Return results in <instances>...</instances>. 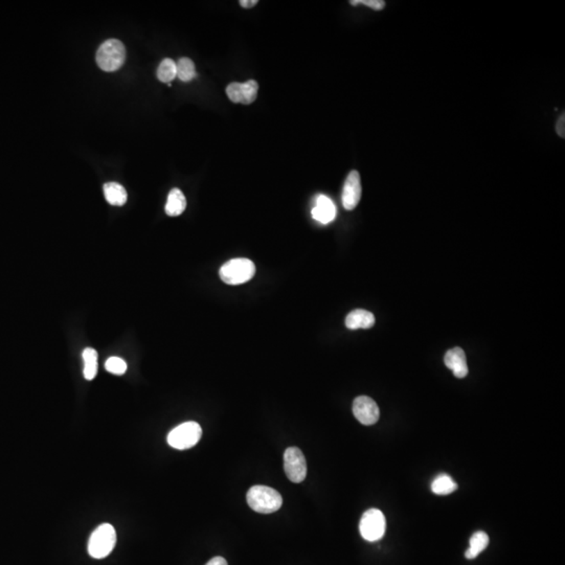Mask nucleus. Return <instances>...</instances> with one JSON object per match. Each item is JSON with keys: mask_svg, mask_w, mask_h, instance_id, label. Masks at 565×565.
Instances as JSON below:
<instances>
[{"mask_svg": "<svg viewBox=\"0 0 565 565\" xmlns=\"http://www.w3.org/2000/svg\"><path fill=\"white\" fill-rule=\"evenodd\" d=\"M247 504L252 510L262 514L277 512L281 505L283 498L277 490L267 486H254L247 492Z\"/></svg>", "mask_w": 565, "mask_h": 565, "instance_id": "obj_1", "label": "nucleus"}, {"mask_svg": "<svg viewBox=\"0 0 565 565\" xmlns=\"http://www.w3.org/2000/svg\"><path fill=\"white\" fill-rule=\"evenodd\" d=\"M117 543V532L109 523L99 525L91 534L88 552L92 558L103 559L108 556Z\"/></svg>", "mask_w": 565, "mask_h": 565, "instance_id": "obj_2", "label": "nucleus"}, {"mask_svg": "<svg viewBox=\"0 0 565 565\" xmlns=\"http://www.w3.org/2000/svg\"><path fill=\"white\" fill-rule=\"evenodd\" d=\"M256 275V266L249 259H233L223 264L219 275L225 284L241 285L250 281Z\"/></svg>", "mask_w": 565, "mask_h": 565, "instance_id": "obj_3", "label": "nucleus"}, {"mask_svg": "<svg viewBox=\"0 0 565 565\" xmlns=\"http://www.w3.org/2000/svg\"><path fill=\"white\" fill-rule=\"evenodd\" d=\"M126 49L123 43L117 39L105 41L97 51V63L104 72H115L125 62Z\"/></svg>", "mask_w": 565, "mask_h": 565, "instance_id": "obj_4", "label": "nucleus"}, {"mask_svg": "<svg viewBox=\"0 0 565 565\" xmlns=\"http://www.w3.org/2000/svg\"><path fill=\"white\" fill-rule=\"evenodd\" d=\"M202 436V429L196 422H186L174 428L167 434L170 446L178 450H186L195 446Z\"/></svg>", "mask_w": 565, "mask_h": 565, "instance_id": "obj_5", "label": "nucleus"}, {"mask_svg": "<svg viewBox=\"0 0 565 565\" xmlns=\"http://www.w3.org/2000/svg\"><path fill=\"white\" fill-rule=\"evenodd\" d=\"M386 521L384 513L378 509L366 511L360 519L359 531L366 541L375 542L382 539L386 534Z\"/></svg>", "mask_w": 565, "mask_h": 565, "instance_id": "obj_6", "label": "nucleus"}, {"mask_svg": "<svg viewBox=\"0 0 565 565\" xmlns=\"http://www.w3.org/2000/svg\"><path fill=\"white\" fill-rule=\"evenodd\" d=\"M284 470L293 483L300 484L307 475L305 455L297 447H289L284 453Z\"/></svg>", "mask_w": 565, "mask_h": 565, "instance_id": "obj_7", "label": "nucleus"}, {"mask_svg": "<svg viewBox=\"0 0 565 565\" xmlns=\"http://www.w3.org/2000/svg\"><path fill=\"white\" fill-rule=\"evenodd\" d=\"M259 84L254 80L245 83L234 82L227 86V95L236 104L249 105L258 97Z\"/></svg>", "mask_w": 565, "mask_h": 565, "instance_id": "obj_8", "label": "nucleus"}, {"mask_svg": "<svg viewBox=\"0 0 565 565\" xmlns=\"http://www.w3.org/2000/svg\"><path fill=\"white\" fill-rule=\"evenodd\" d=\"M353 413L363 425H374L380 417L379 407L370 397L360 396L354 400Z\"/></svg>", "mask_w": 565, "mask_h": 565, "instance_id": "obj_9", "label": "nucleus"}, {"mask_svg": "<svg viewBox=\"0 0 565 565\" xmlns=\"http://www.w3.org/2000/svg\"><path fill=\"white\" fill-rule=\"evenodd\" d=\"M361 181L357 171H351L345 179L343 190V206L345 210L352 211L358 206L361 199Z\"/></svg>", "mask_w": 565, "mask_h": 565, "instance_id": "obj_10", "label": "nucleus"}, {"mask_svg": "<svg viewBox=\"0 0 565 565\" xmlns=\"http://www.w3.org/2000/svg\"><path fill=\"white\" fill-rule=\"evenodd\" d=\"M447 368L452 370L457 378H465L468 374L466 354L461 347H453L447 352L444 357Z\"/></svg>", "mask_w": 565, "mask_h": 565, "instance_id": "obj_11", "label": "nucleus"}, {"mask_svg": "<svg viewBox=\"0 0 565 565\" xmlns=\"http://www.w3.org/2000/svg\"><path fill=\"white\" fill-rule=\"evenodd\" d=\"M312 217L322 224L332 222L336 217V208L330 198L320 195L316 198V206L312 210Z\"/></svg>", "mask_w": 565, "mask_h": 565, "instance_id": "obj_12", "label": "nucleus"}, {"mask_svg": "<svg viewBox=\"0 0 565 565\" xmlns=\"http://www.w3.org/2000/svg\"><path fill=\"white\" fill-rule=\"evenodd\" d=\"M375 325V316L372 312L363 309H356L350 312L345 318V326L350 330L370 329Z\"/></svg>", "mask_w": 565, "mask_h": 565, "instance_id": "obj_13", "label": "nucleus"}, {"mask_svg": "<svg viewBox=\"0 0 565 565\" xmlns=\"http://www.w3.org/2000/svg\"><path fill=\"white\" fill-rule=\"evenodd\" d=\"M186 208V196L180 191L179 188H172L169 195H167V204H165V208L167 216H179L184 212Z\"/></svg>", "mask_w": 565, "mask_h": 565, "instance_id": "obj_14", "label": "nucleus"}, {"mask_svg": "<svg viewBox=\"0 0 565 565\" xmlns=\"http://www.w3.org/2000/svg\"><path fill=\"white\" fill-rule=\"evenodd\" d=\"M104 195L107 202L111 206H122L127 202L128 195L125 188L117 182L105 184Z\"/></svg>", "mask_w": 565, "mask_h": 565, "instance_id": "obj_15", "label": "nucleus"}, {"mask_svg": "<svg viewBox=\"0 0 565 565\" xmlns=\"http://www.w3.org/2000/svg\"><path fill=\"white\" fill-rule=\"evenodd\" d=\"M470 546L465 552V557L469 560L477 558L489 544V536L483 531L475 532L470 538Z\"/></svg>", "mask_w": 565, "mask_h": 565, "instance_id": "obj_16", "label": "nucleus"}, {"mask_svg": "<svg viewBox=\"0 0 565 565\" xmlns=\"http://www.w3.org/2000/svg\"><path fill=\"white\" fill-rule=\"evenodd\" d=\"M84 361V377L86 380H93L98 372V352L92 347H86L83 351Z\"/></svg>", "mask_w": 565, "mask_h": 565, "instance_id": "obj_17", "label": "nucleus"}, {"mask_svg": "<svg viewBox=\"0 0 565 565\" xmlns=\"http://www.w3.org/2000/svg\"><path fill=\"white\" fill-rule=\"evenodd\" d=\"M457 489V484L448 475H440L434 480L432 490L436 496H448Z\"/></svg>", "mask_w": 565, "mask_h": 565, "instance_id": "obj_18", "label": "nucleus"}, {"mask_svg": "<svg viewBox=\"0 0 565 565\" xmlns=\"http://www.w3.org/2000/svg\"><path fill=\"white\" fill-rule=\"evenodd\" d=\"M177 76L182 82H190L196 76V67L194 62L190 58H181L176 63Z\"/></svg>", "mask_w": 565, "mask_h": 565, "instance_id": "obj_19", "label": "nucleus"}, {"mask_svg": "<svg viewBox=\"0 0 565 565\" xmlns=\"http://www.w3.org/2000/svg\"><path fill=\"white\" fill-rule=\"evenodd\" d=\"M177 76L176 63L172 59H165L157 68V78L161 82L171 84L172 81Z\"/></svg>", "mask_w": 565, "mask_h": 565, "instance_id": "obj_20", "label": "nucleus"}, {"mask_svg": "<svg viewBox=\"0 0 565 565\" xmlns=\"http://www.w3.org/2000/svg\"><path fill=\"white\" fill-rule=\"evenodd\" d=\"M105 368L111 374L124 375L127 370V363L120 357H110L105 363Z\"/></svg>", "mask_w": 565, "mask_h": 565, "instance_id": "obj_21", "label": "nucleus"}, {"mask_svg": "<svg viewBox=\"0 0 565 565\" xmlns=\"http://www.w3.org/2000/svg\"><path fill=\"white\" fill-rule=\"evenodd\" d=\"M350 3L352 6L364 5L376 11H380L386 7V3L382 0H352Z\"/></svg>", "mask_w": 565, "mask_h": 565, "instance_id": "obj_22", "label": "nucleus"}, {"mask_svg": "<svg viewBox=\"0 0 565 565\" xmlns=\"http://www.w3.org/2000/svg\"><path fill=\"white\" fill-rule=\"evenodd\" d=\"M557 133L560 138H565V115L562 113L561 117H559L558 122L556 125Z\"/></svg>", "mask_w": 565, "mask_h": 565, "instance_id": "obj_23", "label": "nucleus"}, {"mask_svg": "<svg viewBox=\"0 0 565 565\" xmlns=\"http://www.w3.org/2000/svg\"><path fill=\"white\" fill-rule=\"evenodd\" d=\"M206 565H229L227 564V560L222 557H215V558L211 559Z\"/></svg>", "mask_w": 565, "mask_h": 565, "instance_id": "obj_24", "label": "nucleus"}, {"mask_svg": "<svg viewBox=\"0 0 565 565\" xmlns=\"http://www.w3.org/2000/svg\"><path fill=\"white\" fill-rule=\"evenodd\" d=\"M256 3H258L256 0H241L240 1V6L242 8H245V9H250V8L254 7Z\"/></svg>", "mask_w": 565, "mask_h": 565, "instance_id": "obj_25", "label": "nucleus"}]
</instances>
